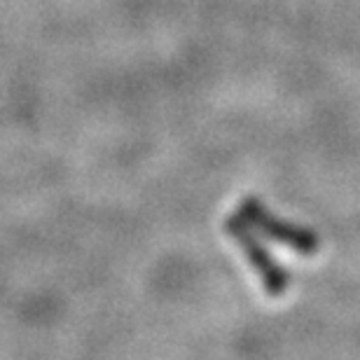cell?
I'll return each mask as SVG.
<instances>
[{
  "mask_svg": "<svg viewBox=\"0 0 360 360\" xmlns=\"http://www.w3.org/2000/svg\"><path fill=\"white\" fill-rule=\"evenodd\" d=\"M227 234L232 236L241 246L243 253L248 255V260L253 264V269L257 271V276L262 278L264 290L274 295V297L283 295L288 290V274L283 271V267H278V262L274 260L269 255V250L260 243V239L255 236V229L250 227L241 215H236V218L227 220Z\"/></svg>",
  "mask_w": 360,
  "mask_h": 360,
  "instance_id": "cell-2",
  "label": "cell"
},
{
  "mask_svg": "<svg viewBox=\"0 0 360 360\" xmlns=\"http://www.w3.org/2000/svg\"><path fill=\"white\" fill-rule=\"evenodd\" d=\"M239 211H241L239 213L241 218L246 220L255 232L269 236V239L278 241V243H285V246L292 248L295 253L311 255L319 250V239H316L309 229L274 218V215L267 211V206L260 204L257 199H243Z\"/></svg>",
  "mask_w": 360,
  "mask_h": 360,
  "instance_id": "cell-1",
  "label": "cell"
}]
</instances>
